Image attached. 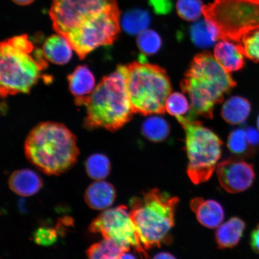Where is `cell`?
<instances>
[{"label": "cell", "mask_w": 259, "mask_h": 259, "mask_svg": "<svg viewBox=\"0 0 259 259\" xmlns=\"http://www.w3.org/2000/svg\"><path fill=\"white\" fill-rule=\"evenodd\" d=\"M77 105L85 106V124L89 128L116 131L131 120L133 111L124 74L116 72L100 81L89 95L75 99Z\"/></svg>", "instance_id": "obj_3"}, {"label": "cell", "mask_w": 259, "mask_h": 259, "mask_svg": "<svg viewBox=\"0 0 259 259\" xmlns=\"http://www.w3.org/2000/svg\"><path fill=\"white\" fill-rule=\"evenodd\" d=\"M0 50L2 97L30 92L48 66L43 51L35 48L26 35L3 41Z\"/></svg>", "instance_id": "obj_4"}, {"label": "cell", "mask_w": 259, "mask_h": 259, "mask_svg": "<svg viewBox=\"0 0 259 259\" xmlns=\"http://www.w3.org/2000/svg\"><path fill=\"white\" fill-rule=\"evenodd\" d=\"M120 12L116 4L90 16L64 37L83 60L95 49L113 44L120 31Z\"/></svg>", "instance_id": "obj_9"}, {"label": "cell", "mask_w": 259, "mask_h": 259, "mask_svg": "<svg viewBox=\"0 0 259 259\" xmlns=\"http://www.w3.org/2000/svg\"><path fill=\"white\" fill-rule=\"evenodd\" d=\"M202 0H178L176 5L178 15L184 20L195 21L202 14Z\"/></svg>", "instance_id": "obj_28"}, {"label": "cell", "mask_w": 259, "mask_h": 259, "mask_svg": "<svg viewBox=\"0 0 259 259\" xmlns=\"http://www.w3.org/2000/svg\"><path fill=\"white\" fill-rule=\"evenodd\" d=\"M149 3L157 15L169 14L173 8V0H149Z\"/></svg>", "instance_id": "obj_32"}, {"label": "cell", "mask_w": 259, "mask_h": 259, "mask_svg": "<svg viewBox=\"0 0 259 259\" xmlns=\"http://www.w3.org/2000/svg\"><path fill=\"white\" fill-rule=\"evenodd\" d=\"M251 105L247 99L240 96H234L227 100L222 109L223 119L232 125L245 122L251 112Z\"/></svg>", "instance_id": "obj_19"}, {"label": "cell", "mask_w": 259, "mask_h": 259, "mask_svg": "<svg viewBox=\"0 0 259 259\" xmlns=\"http://www.w3.org/2000/svg\"><path fill=\"white\" fill-rule=\"evenodd\" d=\"M84 197L91 208L100 210L112 205L116 197V192L111 184L99 181L87 188Z\"/></svg>", "instance_id": "obj_16"}, {"label": "cell", "mask_w": 259, "mask_h": 259, "mask_svg": "<svg viewBox=\"0 0 259 259\" xmlns=\"http://www.w3.org/2000/svg\"><path fill=\"white\" fill-rule=\"evenodd\" d=\"M190 109L189 101L185 96L180 93L171 94L167 97L166 102V111L170 115L176 116H181Z\"/></svg>", "instance_id": "obj_30"}, {"label": "cell", "mask_w": 259, "mask_h": 259, "mask_svg": "<svg viewBox=\"0 0 259 259\" xmlns=\"http://www.w3.org/2000/svg\"><path fill=\"white\" fill-rule=\"evenodd\" d=\"M68 80L70 92L76 98L88 96L95 89V76L85 66L77 67Z\"/></svg>", "instance_id": "obj_20"}, {"label": "cell", "mask_w": 259, "mask_h": 259, "mask_svg": "<svg viewBox=\"0 0 259 259\" xmlns=\"http://www.w3.org/2000/svg\"><path fill=\"white\" fill-rule=\"evenodd\" d=\"M257 125L258 130L259 131V115H258V116L257 118Z\"/></svg>", "instance_id": "obj_38"}, {"label": "cell", "mask_w": 259, "mask_h": 259, "mask_svg": "<svg viewBox=\"0 0 259 259\" xmlns=\"http://www.w3.org/2000/svg\"><path fill=\"white\" fill-rule=\"evenodd\" d=\"M151 18L147 11L141 9L130 10L121 19V25L127 34L137 35L147 30Z\"/></svg>", "instance_id": "obj_22"}, {"label": "cell", "mask_w": 259, "mask_h": 259, "mask_svg": "<svg viewBox=\"0 0 259 259\" xmlns=\"http://www.w3.org/2000/svg\"><path fill=\"white\" fill-rule=\"evenodd\" d=\"M235 41L222 40L213 51V57L227 72H236L244 66V55L240 45Z\"/></svg>", "instance_id": "obj_14"}, {"label": "cell", "mask_w": 259, "mask_h": 259, "mask_svg": "<svg viewBox=\"0 0 259 259\" xmlns=\"http://www.w3.org/2000/svg\"><path fill=\"white\" fill-rule=\"evenodd\" d=\"M89 230L93 234H100L104 238L111 239L128 250L134 248L145 258H148L127 206H118L100 213L93 220Z\"/></svg>", "instance_id": "obj_10"}, {"label": "cell", "mask_w": 259, "mask_h": 259, "mask_svg": "<svg viewBox=\"0 0 259 259\" xmlns=\"http://www.w3.org/2000/svg\"><path fill=\"white\" fill-rule=\"evenodd\" d=\"M202 14L219 39L239 43L244 35L259 29V0H214L203 6Z\"/></svg>", "instance_id": "obj_7"}, {"label": "cell", "mask_w": 259, "mask_h": 259, "mask_svg": "<svg viewBox=\"0 0 259 259\" xmlns=\"http://www.w3.org/2000/svg\"><path fill=\"white\" fill-rule=\"evenodd\" d=\"M217 174L220 185L230 193H241L250 189L255 178L253 165L235 158L220 163Z\"/></svg>", "instance_id": "obj_12"}, {"label": "cell", "mask_w": 259, "mask_h": 259, "mask_svg": "<svg viewBox=\"0 0 259 259\" xmlns=\"http://www.w3.org/2000/svg\"><path fill=\"white\" fill-rule=\"evenodd\" d=\"M244 220L237 217L230 219L218 228L215 241L220 249L235 247L240 241L245 229Z\"/></svg>", "instance_id": "obj_17"}, {"label": "cell", "mask_w": 259, "mask_h": 259, "mask_svg": "<svg viewBox=\"0 0 259 259\" xmlns=\"http://www.w3.org/2000/svg\"><path fill=\"white\" fill-rule=\"evenodd\" d=\"M129 251L111 239L104 238L91 246L87 255L89 259H117L123 252Z\"/></svg>", "instance_id": "obj_23"}, {"label": "cell", "mask_w": 259, "mask_h": 259, "mask_svg": "<svg viewBox=\"0 0 259 259\" xmlns=\"http://www.w3.org/2000/svg\"><path fill=\"white\" fill-rule=\"evenodd\" d=\"M153 259H177L176 257L172 254L169 253V252H163L157 254L153 258Z\"/></svg>", "instance_id": "obj_35"}, {"label": "cell", "mask_w": 259, "mask_h": 259, "mask_svg": "<svg viewBox=\"0 0 259 259\" xmlns=\"http://www.w3.org/2000/svg\"><path fill=\"white\" fill-rule=\"evenodd\" d=\"M177 118L186 132L188 176L197 185L205 183L212 176L221 157L222 142L200 122L183 116Z\"/></svg>", "instance_id": "obj_8"}, {"label": "cell", "mask_w": 259, "mask_h": 259, "mask_svg": "<svg viewBox=\"0 0 259 259\" xmlns=\"http://www.w3.org/2000/svg\"><path fill=\"white\" fill-rule=\"evenodd\" d=\"M57 239L58 232L53 228L42 227L38 228L34 234V240L38 245H52L57 242Z\"/></svg>", "instance_id": "obj_31"}, {"label": "cell", "mask_w": 259, "mask_h": 259, "mask_svg": "<svg viewBox=\"0 0 259 259\" xmlns=\"http://www.w3.org/2000/svg\"><path fill=\"white\" fill-rule=\"evenodd\" d=\"M142 131L149 140L158 142L163 141L167 138L170 128L164 119L159 116H151L144 122Z\"/></svg>", "instance_id": "obj_24"}, {"label": "cell", "mask_w": 259, "mask_h": 259, "mask_svg": "<svg viewBox=\"0 0 259 259\" xmlns=\"http://www.w3.org/2000/svg\"><path fill=\"white\" fill-rule=\"evenodd\" d=\"M250 244L252 250L259 255V223L252 229L250 235Z\"/></svg>", "instance_id": "obj_34"}, {"label": "cell", "mask_w": 259, "mask_h": 259, "mask_svg": "<svg viewBox=\"0 0 259 259\" xmlns=\"http://www.w3.org/2000/svg\"><path fill=\"white\" fill-rule=\"evenodd\" d=\"M124 74L134 113L162 114L171 93L169 77L163 69L144 60L119 66Z\"/></svg>", "instance_id": "obj_6"}, {"label": "cell", "mask_w": 259, "mask_h": 259, "mask_svg": "<svg viewBox=\"0 0 259 259\" xmlns=\"http://www.w3.org/2000/svg\"><path fill=\"white\" fill-rule=\"evenodd\" d=\"M115 4V0H53L50 15L55 31L64 37L90 16Z\"/></svg>", "instance_id": "obj_11"}, {"label": "cell", "mask_w": 259, "mask_h": 259, "mask_svg": "<svg viewBox=\"0 0 259 259\" xmlns=\"http://www.w3.org/2000/svg\"><path fill=\"white\" fill-rule=\"evenodd\" d=\"M228 147L233 154L238 156H250L254 153V150L250 147L246 139L245 131L237 129L230 134Z\"/></svg>", "instance_id": "obj_26"}, {"label": "cell", "mask_w": 259, "mask_h": 259, "mask_svg": "<svg viewBox=\"0 0 259 259\" xmlns=\"http://www.w3.org/2000/svg\"><path fill=\"white\" fill-rule=\"evenodd\" d=\"M190 207L200 224L206 228H218L224 220V210L215 200L196 197L191 200Z\"/></svg>", "instance_id": "obj_13"}, {"label": "cell", "mask_w": 259, "mask_h": 259, "mask_svg": "<svg viewBox=\"0 0 259 259\" xmlns=\"http://www.w3.org/2000/svg\"><path fill=\"white\" fill-rule=\"evenodd\" d=\"M8 183L13 192L24 197L34 195L43 186V181L40 176L29 169L14 171L10 177Z\"/></svg>", "instance_id": "obj_15"}, {"label": "cell", "mask_w": 259, "mask_h": 259, "mask_svg": "<svg viewBox=\"0 0 259 259\" xmlns=\"http://www.w3.org/2000/svg\"><path fill=\"white\" fill-rule=\"evenodd\" d=\"M87 174L93 180L105 179L111 171V163L108 158L100 154H95L87 159L85 164Z\"/></svg>", "instance_id": "obj_25"}, {"label": "cell", "mask_w": 259, "mask_h": 259, "mask_svg": "<svg viewBox=\"0 0 259 259\" xmlns=\"http://www.w3.org/2000/svg\"><path fill=\"white\" fill-rule=\"evenodd\" d=\"M179 199L158 189L145 192L131 200L130 215L145 250L171 241L170 232Z\"/></svg>", "instance_id": "obj_5"}, {"label": "cell", "mask_w": 259, "mask_h": 259, "mask_svg": "<svg viewBox=\"0 0 259 259\" xmlns=\"http://www.w3.org/2000/svg\"><path fill=\"white\" fill-rule=\"evenodd\" d=\"M12 1L19 5L25 6L30 5V3L34 2V0H12Z\"/></svg>", "instance_id": "obj_37"}, {"label": "cell", "mask_w": 259, "mask_h": 259, "mask_svg": "<svg viewBox=\"0 0 259 259\" xmlns=\"http://www.w3.org/2000/svg\"><path fill=\"white\" fill-rule=\"evenodd\" d=\"M239 44L245 57L253 62H259V29L244 35Z\"/></svg>", "instance_id": "obj_29"}, {"label": "cell", "mask_w": 259, "mask_h": 259, "mask_svg": "<svg viewBox=\"0 0 259 259\" xmlns=\"http://www.w3.org/2000/svg\"><path fill=\"white\" fill-rule=\"evenodd\" d=\"M117 259H137L134 254L129 253L128 251L123 252Z\"/></svg>", "instance_id": "obj_36"}, {"label": "cell", "mask_w": 259, "mask_h": 259, "mask_svg": "<svg viewBox=\"0 0 259 259\" xmlns=\"http://www.w3.org/2000/svg\"><path fill=\"white\" fill-rule=\"evenodd\" d=\"M73 49L66 37L59 34L51 35L44 44L43 53L45 58L56 64L69 62L72 57Z\"/></svg>", "instance_id": "obj_18"}, {"label": "cell", "mask_w": 259, "mask_h": 259, "mask_svg": "<svg viewBox=\"0 0 259 259\" xmlns=\"http://www.w3.org/2000/svg\"><path fill=\"white\" fill-rule=\"evenodd\" d=\"M26 157L49 176H59L76 163L79 151L76 138L59 123L42 122L32 130L25 142Z\"/></svg>", "instance_id": "obj_2"}, {"label": "cell", "mask_w": 259, "mask_h": 259, "mask_svg": "<svg viewBox=\"0 0 259 259\" xmlns=\"http://www.w3.org/2000/svg\"><path fill=\"white\" fill-rule=\"evenodd\" d=\"M137 44L142 53L153 55L159 51L162 40L157 32L152 30H146L138 35Z\"/></svg>", "instance_id": "obj_27"}, {"label": "cell", "mask_w": 259, "mask_h": 259, "mask_svg": "<svg viewBox=\"0 0 259 259\" xmlns=\"http://www.w3.org/2000/svg\"><path fill=\"white\" fill-rule=\"evenodd\" d=\"M245 131L248 144L254 150L259 145V131L253 127H249Z\"/></svg>", "instance_id": "obj_33"}, {"label": "cell", "mask_w": 259, "mask_h": 259, "mask_svg": "<svg viewBox=\"0 0 259 259\" xmlns=\"http://www.w3.org/2000/svg\"><path fill=\"white\" fill-rule=\"evenodd\" d=\"M190 34L193 43L199 48L212 47L219 39L215 28L205 19L193 24L190 28Z\"/></svg>", "instance_id": "obj_21"}, {"label": "cell", "mask_w": 259, "mask_h": 259, "mask_svg": "<svg viewBox=\"0 0 259 259\" xmlns=\"http://www.w3.org/2000/svg\"><path fill=\"white\" fill-rule=\"evenodd\" d=\"M236 85L230 73L211 54L206 52L197 55L181 85L190 100V112L187 118H212L215 105L222 102L226 94Z\"/></svg>", "instance_id": "obj_1"}]
</instances>
